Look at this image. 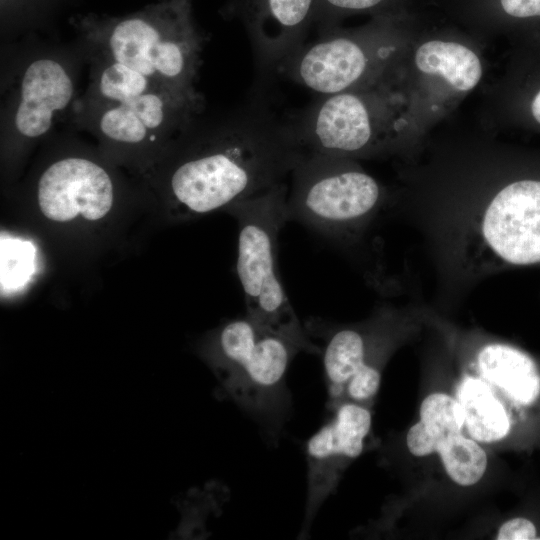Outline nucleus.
<instances>
[{"mask_svg":"<svg viewBox=\"0 0 540 540\" xmlns=\"http://www.w3.org/2000/svg\"><path fill=\"white\" fill-rule=\"evenodd\" d=\"M210 140L171 176L175 199L194 214L230 207L285 182L305 154L293 121L261 99L244 104Z\"/></svg>","mask_w":540,"mask_h":540,"instance_id":"1","label":"nucleus"},{"mask_svg":"<svg viewBox=\"0 0 540 540\" xmlns=\"http://www.w3.org/2000/svg\"><path fill=\"white\" fill-rule=\"evenodd\" d=\"M287 196L288 186L282 182L230 206L239 226L236 271L247 315L271 330L317 345L297 317L278 272V236L289 221Z\"/></svg>","mask_w":540,"mask_h":540,"instance_id":"2","label":"nucleus"},{"mask_svg":"<svg viewBox=\"0 0 540 540\" xmlns=\"http://www.w3.org/2000/svg\"><path fill=\"white\" fill-rule=\"evenodd\" d=\"M289 221L326 237H340L377 208L381 190L365 172L348 167L344 157L305 152L291 173Z\"/></svg>","mask_w":540,"mask_h":540,"instance_id":"3","label":"nucleus"},{"mask_svg":"<svg viewBox=\"0 0 540 540\" xmlns=\"http://www.w3.org/2000/svg\"><path fill=\"white\" fill-rule=\"evenodd\" d=\"M302 351L320 354L318 345L265 328L240 369L222 387L273 438L281 431L288 409L285 375L291 360Z\"/></svg>","mask_w":540,"mask_h":540,"instance_id":"4","label":"nucleus"},{"mask_svg":"<svg viewBox=\"0 0 540 540\" xmlns=\"http://www.w3.org/2000/svg\"><path fill=\"white\" fill-rule=\"evenodd\" d=\"M332 410L333 417L305 446L307 501L302 536L307 535L320 507L333 493L346 463L362 453L371 429L370 411L357 402L342 401Z\"/></svg>","mask_w":540,"mask_h":540,"instance_id":"5","label":"nucleus"},{"mask_svg":"<svg viewBox=\"0 0 540 540\" xmlns=\"http://www.w3.org/2000/svg\"><path fill=\"white\" fill-rule=\"evenodd\" d=\"M109 45L115 62L186 87L197 67L200 40L190 25L163 37L144 20L129 19L114 28Z\"/></svg>","mask_w":540,"mask_h":540,"instance_id":"6","label":"nucleus"},{"mask_svg":"<svg viewBox=\"0 0 540 540\" xmlns=\"http://www.w3.org/2000/svg\"><path fill=\"white\" fill-rule=\"evenodd\" d=\"M482 233L503 260L540 262V181H517L498 192L484 213Z\"/></svg>","mask_w":540,"mask_h":540,"instance_id":"7","label":"nucleus"},{"mask_svg":"<svg viewBox=\"0 0 540 540\" xmlns=\"http://www.w3.org/2000/svg\"><path fill=\"white\" fill-rule=\"evenodd\" d=\"M293 123L305 152L345 158L365 149L373 138L369 108L350 91L321 95Z\"/></svg>","mask_w":540,"mask_h":540,"instance_id":"8","label":"nucleus"},{"mask_svg":"<svg viewBox=\"0 0 540 540\" xmlns=\"http://www.w3.org/2000/svg\"><path fill=\"white\" fill-rule=\"evenodd\" d=\"M38 203L50 220L66 222L82 215L99 220L113 204V185L107 172L83 158H66L49 166L38 183Z\"/></svg>","mask_w":540,"mask_h":540,"instance_id":"9","label":"nucleus"},{"mask_svg":"<svg viewBox=\"0 0 540 540\" xmlns=\"http://www.w3.org/2000/svg\"><path fill=\"white\" fill-rule=\"evenodd\" d=\"M236 13L264 66L279 67L314 25L317 0H234Z\"/></svg>","mask_w":540,"mask_h":540,"instance_id":"10","label":"nucleus"},{"mask_svg":"<svg viewBox=\"0 0 540 540\" xmlns=\"http://www.w3.org/2000/svg\"><path fill=\"white\" fill-rule=\"evenodd\" d=\"M73 95V83L65 69L51 59H40L26 69L15 124L26 137L46 133L55 111L64 109Z\"/></svg>","mask_w":540,"mask_h":540,"instance_id":"11","label":"nucleus"},{"mask_svg":"<svg viewBox=\"0 0 540 540\" xmlns=\"http://www.w3.org/2000/svg\"><path fill=\"white\" fill-rule=\"evenodd\" d=\"M479 372L523 410L540 403V367L526 352L506 344H489L478 356Z\"/></svg>","mask_w":540,"mask_h":540,"instance_id":"12","label":"nucleus"},{"mask_svg":"<svg viewBox=\"0 0 540 540\" xmlns=\"http://www.w3.org/2000/svg\"><path fill=\"white\" fill-rule=\"evenodd\" d=\"M457 396L463 409L464 426L474 440L491 443L510 433L511 414L486 380L466 377Z\"/></svg>","mask_w":540,"mask_h":540,"instance_id":"13","label":"nucleus"},{"mask_svg":"<svg viewBox=\"0 0 540 540\" xmlns=\"http://www.w3.org/2000/svg\"><path fill=\"white\" fill-rule=\"evenodd\" d=\"M415 63L420 71L440 75L460 91L474 88L482 74L477 55L467 47L453 42L424 43L416 52Z\"/></svg>","mask_w":540,"mask_h":540,"instance_id":"14","label":"nucleus"},{"mask_svg":"<svg viewBox=\"0 0 540 540\" xmlns=\"http://www.w3.org/2000/svg\"><path fill=\"white\" fill-rule=\"evenodd\" d=\"M448 476L460 486H472L483 477L487 467L485 451L461 432L447 436L438 451Z\"/></svg>","mask_w":540,"mask_h":540,"instance_id":"15","label":"nucleus"},{"mask_svg":"<svg viewBox=\"0 0 540 540\" xmlns=\"http://www.w3.org/2000/svg\"><path fill=\"white\" fill-rule=\"evenodd\" d=\"M420 421L441 441L460 433L464 426L463 409L458 400L444 394L428 395L420 406Z\"/></svg>","mask_w":540,"mask_h":540,"instance_id":"16","label":"nucleus"},{"mask_svg":"<svg viewBox=\"0 0 540 540\" xmlns=\"http://www.w3.org/2000/svg\"><path fill=\"white\" fill-rule=\"evenodd\" d=\"M35 271V247L29 241L1 238V288L24 285Z\"/></svg>","mask_w":540,"mask_h":540,"instance_id":"17","label":"nucleus"},{"mask_svg":"<svg viewBox=\"0 0 540 540\" xmlns=\"http://www.w3.org/2000/svg\"><path fill=\"white\" fill-rule=\"evenodd\" d=\"M148 77L120 62L108 66L100 77V91L108 99L119 103L145 93Z\"/></svg>","mask_w":540,"mask_h":540,"instance_id":"18","label":"nucleus"},{"mask_svg":"<svg viewBox=\"0 0 540 540\" xmlns=\"http://www.w3.org/2000/svg\"><path fill=\"white\" fill-rule=\"evenodd\" d=\"M100 128L107 137L126 143L142 141L148 129L127 102L107 110L100 120Z\"/></svg>","mask_w":540,"mask_h":540,"instance_id":"19","label":"nucleus"},{"mask_svg":"<svg viewBox=\"0 0 540 540\" xmlns=\"http://www.w3.org/2000/svg\"><path fill=\"white\" fill-rule=\"evenodd\" d=\"M384 0H317L314 25L318 32L334 27V24L343 13L353 11H367L376 8Z\"/></svg>","mask_w":540,"mask_h":540,"instance_id":"20","label":"nucleus"},{"mask_svg":"<svg viewBox=\"0 0 540 540\" xmlns=\"http://www.w3.org/2000/svg\"><path fill=\"white\" fill-rule=\"evenodd\" d=\"M125 102L132 107L148 129L158 127L164 120V102L158 95L145 92Z\"/></svg>","mask_w":540,"mask_h":540,"instance_id":"21","label":"nucleus"},{"mask_svg":"<svg viewBox=\"0 0 540 540\" xmlns=\"http://www.w3.org/2000/svg\"><path fill=\"white\" fill-rule=\"evenodd\" d=\"M441 442L421 421L414 424L406 436L408 450L412 455L418 457L437 452Z\"/></svg>","mask_w":540,"mask_h":540,"instance_id":"22","label":"nucleus"},{"mask_svg":"<svg viewBox=\"0 0 540 540\" xmlns=\"http://www.w3.org/2000/svg\"><path fill=\"white\" fill-rule=\"evenodd\" d=\"M539 528L534 520L517 516L504 522L497 533L498 540H532L540 539Z\"/></svg>","mask_w":540,"mask_h":540,"instance_id":"23","label":"nucleus"},{"mask_svg":"<svg viewBox=\"0 0 540 540\" xmlns=\"http://www.w3.org/2000/svg\"><path fill=\"white\" fill-rule=\"evenodd\" d=\"M504 11L514 17L540 16V0H501Z\"/></svg>","mask_w":540,"mask_h":540,"instance_id":"24","label":"nucleus"},{"mask_svg":"<svg viewBox=\"0 0 540 540\" xmlns=\"http://www.w3.org/2000/svg\"><path fill=\"white\" fill-rule=\"evenodd\" d=\"M532 115L535 120L540 123V91L535 96L531 104Z\"/></svg>","mask_w":540,"mask_h":540,"instance_id":"25","label":"nucleus"}]
</instances>
